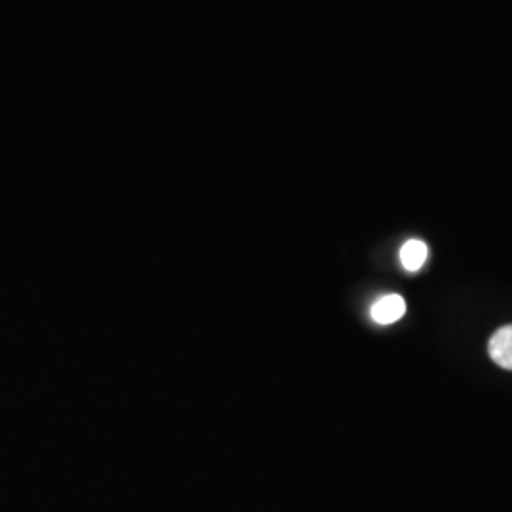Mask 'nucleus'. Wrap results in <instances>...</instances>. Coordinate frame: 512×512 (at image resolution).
Returning a JSON list of instances; mask_svg holds the SVG:
<instances>
[{
	"label": "nucleus",
	"mask_w": 512,
	"mask_h": 512,
	"mask_svg": "<svg viewBox=\"0 0 512 512\" xmlns=\"http://www.w3.org/2000/svg\"><path fill=\"white\" fill-rule=\"evenodd\" d=\"M406 313V302L399 294H385L372 306V319L380 325L397 323Z\"/></svg>",
	"instance_id": "1"
},
{
	"label": "nucleus",
	"mask_w": 512,
	"mask_h": 512,
	"mask_svg": "<svg viewBox=\"0 0 512 512\" xmlns=\"http://www.w3.org/2000/svg\"><path fill=\"white\" fill-rule=\"evenodd\" d=\"M488 351L495 365L512 370V325L494 332L488 344Z\"/></svg>",
	"instance_id": "2"
},
{
	"label": "nucleus",
	"mask_w": 512,
	"mask_h": 512,
	"mask_svg": "<svg viewBox=\"0 0 512 512\" xmlns=\"http://www.w3.org/2000/svg\"><path fill=\"white\" fill-rule=\"evenodd\" d=\"M427 260V245L418 239L406 241L401 249V262L408 272H418Z\"/></svg>",
	"instance_id": "3"
}]
</instances>
